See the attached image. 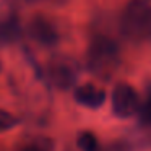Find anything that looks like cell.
Returning <instances> with one entry per match:
<instances>
[{
    "instance_id": "1",
    "label": "cell",
    "mask_w": 151,
    "mask_h": 151,
    "mask_svg": "<svg viewBox=\"0 0 151 151\" xmlns=\"http://www.w3.org/2000/svg\"><path fill=\"white\" fill-rule=\"evenodd\" d=\"M88 68L101 78H109L120 63V52L117 44L106 36H96L89 44L88 54Z\"/></svg>"
},
{
    "instance_id": "2",
    "label": "cell",
    "mask_w": 151,
    "mask_h": 151,
    "mask_svg": "<svg viewBox=\"0 0 151 151\" xmlns=\"http://www.w3.org/2000/svg\"><path fill=\"white\" fill-rule=\"evenodd\" d=\"M122 29L133 41L151 39V0H130L122 17Z\"/></svg>"
},
{
    "instance_id": "3",
    "label": "cell",
    "mask_w": 151,
    "mask_h": 151,
    "mask_svg": "<svg viewBox=\"0 0 151 151\" xmlns=\"http://www.w3.org/2000/svg\"><path fill=\"white\" fill-rule=\"evenodd\" d=\"M47 76L55 88H72L78 78V65L73 59L65 55L52 57L47 65Z\"/></svg>"
},
{
    "instance_id": "4",
    "label": "cell",
    "mask_w": 151,
    "mask_h": 151,
    "mask_svg": "<svg viewBox=\"0 0 151 151\" xmlns=\"http://www.w3.org/2000/svg\"><path fill=\"white\" fill-rule=\"evenodd\" d=\"M112 112L120 119H128L138 114L140 111V98L137 91L128 83H117L111 94Z\"/></svg>"
},
{
    "instance_id": "5",
    "label": "cell",
    "mask_w": 151,
    "mask_h": 151,
    "mask_svg": "<svg viewBox=\"0 0 151 151\" xmlns=\"http://www.w3.org/2000/svg\"><path fill=\"white\" fill-rule=\"evenodd\" d=\"M29 36L42 46H52L59 41V31L50 20L37 17L29 23Z\"/></svg>"
},
{
    "instance_id": "6",
    "label": "cell",
    "mask_w": 151,
    "mask_h": 151,
    "mask_svg": "<svg viewBox=\"0 0 151 151\" xmlns=\"http://www.w3.org/2000/svg\"><path fill=\"white\" fill-rule=\"evenodd\" d=\"M75 101L88 109H98L106 102V91L101 86L86 83L75 89Z\"/></svg>"
},
{
    "instance_id": "7",
    "label": "cell",
    "mask_w": 151,
    "mask_h": 151,
    "mask_svg": "<svg viewBox=\"0 0 151 151\" xmlns=\"http://www.w3.org/2000/svg\"><path fill=\"white\" fill-rule=\"evenodd\" d=\"M76 145L81 151H99V141L91 132H81L76 138Z\"/></svg>"
},
{
    "instance_id": "8",
    "label": "cell",
    "mask_w": 151,
    "mask_h": 151,
    "mask_svg": "<svg viewBox=\"0 0 151 151\" xmlns=\"http://www.w3.org/2000/svg\"><path fill=\"white\" fill-rule=\"evenodd\" d=\"M18 151H52V141L49 138H36L23 145Z\"/></svg>"
},
{
    "instance_id": "9",
    "label": "cell",
    "mask_w": 151,
    "mask_h": 151,
    "mask_svg": "<svg viewBox=\"0 0 151 151\" xmlns=\"http://www.w3.org/2000/svg\"><path fill=\"white\" fill-rule=\"evenodd\" d=\"M138 114H140L141 122H143L145 125H150L151 127V91L150 89H148V93H146L145 101L140 104V111H138Z\"/></svg>"
},
{
    "instance_id": "10",
    "label": "cell",
    "mask_w": 151,
    "mask_h": 151,
    "mask_svg": "<svg viewBox=\"0 0 151 151\" xmlns=\"http://www.w3.org/2000/svg\"><path fill=\"white\" fill-rule=\"evenodd\" d=\"M17 125V119L10 114V112L0 109V132H7Z\"/></svg>"
}]
</instances>
